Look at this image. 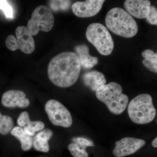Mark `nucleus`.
Wrapping results in <instances>:
<instances>
[{"instance_id": "obj_14", "label": "nucleus", "mask_w": 157, "mask_h": 157, "mask_svg": "<svg viewBox=\"0 0 157 157\" xmlns=\"http://www.w3.org/2000/svg\"><path fill=\"white\" fill-rule=\"evenodd\" d=\"M81 67L85 69H90L98 64V58L91 56L89 48L85 44L76 45L75 48Z\"/></svg>"}, {"instance_id": "obj_13", "label": "nucleus", "mask_w": 157, "mask_h": 157, "mask_svg": "<svg viewBox=\"0 0 157 157\" xmlns=\"http://www.w3.org/2000/svg\"><path fill=\"white\" fill-rule=\"evenodd\" d=\"M17 124L20 127L23 128L26 133L30 136H34L36 132H39L45 128L43 122L31 121L29 113L26 111L21 113L17 118Z\"/></svg>"}, {"instance_id": "obj_26", "label": "nucleus", "mask_w": 157, "mask_h": 157, "mask_svg": "<svg viewBox=\"0 0 157 157\" xmlns=\"http://www.w3.org/2000/svg\"><path fill=\"white\" fill-rule=\"evenodd\" d=\"M152 145L155 148H157V138L156 137L152 141Z\"/></svg>"}, {"instance_id": "obj_18", "label": "nucleus", "mask_w": 157, "mask_h": 157, "mask_svg": "<svg viewBox=\"0 0 157 157\" xmlns=\"http://www.w3.org/2000/svg\"><path fill=\"white\" fill-rule=\"evenodd\" d=\"M14 123L11 117L3 115L0 113V134L6 135L11 132L14 128Z\"/></svg>"}, {"instance_id": "obj_1", "label": "nucleus", "mask_w": 157, "mask_h": 157, "mask_svg": "<svg viewBox=\"0 0 157 157\" xmlns=\"http://www.w3.org/2000/svg\"><path fill=\"white\" fill-rule=\"evenodd\" d=\"M81 69L79 59L76 53L71 52H62L49 62L48 78L58 87H70L77 81Z\"/></svg>"}, {"instance_id": "obj_20", "label": "nucleus", "mask_w": 157, "mask_h": 157, "mask_svg": "<svg viewBox=\"0 0 157 157\" xmlns=\"http://www.w3.org/2000/svg\"><path fill=\"white\" fill-rule=\"evenodd\" d=\"M71 155L74 157H88V154L86 151V148L79 146L75 143L69 144L68 147Z\"/></svg>"}, {"instance_id": "obj_16", "label": "nucleus", "mask_w": 157, "mask_h": 157, "mask_svg": "<svg viewBox=\"0 0 157 157\" xmlns=\"http://www.w3.org/2000/svg\"><path fill=\"white\" fill-rule=\"evenodd\" d=\"M11 133V135L19 140L23 151H28L31 149L33 146V138L32 136L28 135L22 128L14 127Z\"/></svg>"}, {"instance_id": "obj_25", "label": "nucleus", "mask_w": 157, "mask_h": 157, "mask_svg": "<svg viewBox=\"0 0 157 157\" xmlns=\"http://www.w3.org/2000/svg\"><path fill=\"white\" fill-rule=\"evenodd\" d=\"M6 44L7 48L10 50L14 51L18 49L16 38L13 35H10L7 37Z\"/></svg>"}, {"instance_id": "obj_17", "label": "nucleus", "mask_w": 157, "mask_h": 157, "mask_svg": "<svg viewBox=\"0 0 157 157\" xmlns=\"http://www.w3.org/2000/svg\"><path fill=\"white\" fill-rule=\"evenodd\" d=\"M141 55L144 58L142 61L144 66L151 72L157 73V53H155L151 49H146L142 52Z\"/></svg>"}, {"instance_id": "obj_15", "label": "nucleus", "mask_w": 157, "mask_h": 157, "mask_svg": "<svg viewBox=\"0 0 157 157\" xmlns=\"http://www.w3.org/2000/svg\"><path fill=\"white\" fill-rule=\"evenodd\" d=\"M83 82L93 91H96L99 87L107 82L104 74L96 70L86 72L82 76Z\"/></svg>"}, {"instance_id": "obj_11", "label": "nucleus", "mask_w": 157, "mask_h": 157, "mask_svg": "<svg viewBox=\"0 0 157 157\" xmlns=\"http://www.w3.org/2000/svg\"><path fill=\"white\" fill-rule=\"evenodd\" d=\"M15 34L18 49L27 54L33 53L35 49V42L28 28L25 26H18Z\"/></svg>"}, {"instance_id": "obj_9", "label": "nucleus", "mask_w": 157, "mask_h": 157, "mask_svg": "<svg viewBox=\"0 0 157 157\" xmlns=\"http://www.w3.org/2000/svg\"><path fill=\"white\" fill-rule=\"evenodd\" d=\"M105 1L87 0L84 2H75L72 6L73 13L79 17H91L101 11Z\"/></svg>"}, {"instance_id": "obj_4", "label": "nucleus", "mask_w": 157, "mask_h": 157, "mask_svg": "<svg viewBox=\"0 0 157 157\" xmlns=\"http://www.w3.org/2000/svg\"><path fill=\"white\" fill-rule=\"evenodd\" d=\"M129 117L135 124L149 123L155 117L156 111L151 96L148 94L139 95L132 99L128 105Z\"/></svg>"}, {"instance_id": "obj_10", "label": "nucleus", "mask_w": 157, "mask_h": 157, "mask_svg": "<svg viewBox=\"0 0 157 157\" xmlns=\"http://www.w3.org/2000/svg\"><path fill=\"white\" fill-rule=\"evenodd\" d=\"M2 104L8 108H25L30 104L24 92L19 90H10L4 93L2 98Z\"/></svg>"}, {"instance_id": "obj_5", "label": "nucleus", "mask_w": 157, "mask_h": 157, "mask_svg": "<svg viewBox=\"0 0 157 157\" xmlns=\"http://www.w3.org/2000/svg\"><path fill=\"white\" fill-rule=\"evenodd\" d=\"M86 39L102 55L109 56L114 48V42L107 28L102 24L94 23L88 27Z\"/></svg>"}, {"instance_id": "obj_22", "label": "nucleus", "mask_w": 157, "mask_h": 157, "mask_svg": "<svg viewBox=\"0 0 157 157\" xmlns=\"http://www.w3.org/2000/svg\"><path fill=\"white\" fill-rule=\"evenodd\" d=\"M0 9L2 10L7 18H12L13 17L12 7L7 1H0Z\"/></svg>"}, {"instance_id": "obj_3", "label": "nucleus", "mask_w": 157, "mask_h": 157, "mask_svg": "<svg viewBox=\"0 0 157 157\" xmlns=\"http://www.w3.org/2000/svg\"><path fill=\"white\" fill-rule=\"evenodd\" d=\"M122 91L120 85L112 82L99 87L96 90V96L106 104L110 112L119 115L124 111L128 104V98Z\"/></svg>"}, {"instance_id": "obj_7", "label": "nucleus", "mask_w": 157, "mask_h": 157, "mask_svg": "<svg viewBox=\"0 0 157 157\" xmlns=\"http://www.w3.org/2000/svg\"><path fill=\"white\" fill-rule=\"evenodd\" d=\"M45 112L51 122L57 126L70 128L73 124L72 116L67 107L57 100H49L45 104Z\"/></svg>"}, {"instance_id": "obj_12", "label": "nucleus", "mask_w": 157, "mask_h": 157, "mask_svg": "<svg viewBox=\"0 0 157 157\" xmlns=\"http://www.w3.org/2000/svg\"><path fill=\"white\" fill-rule=\"evenodd\" d=\"M124 5L127 12L131 16L144 19L147 17L151 3L148 0H127Z\"/></svg>"}, {"instance_id": "obj_2", "label": "nucleus", "mask_w": 157, "mask_h": 157, "mask_svg": "<svg viewBox=\"0 0 157 157\" xmlns=\"http://www.w3.org/2000/svg\"><path fill=\"white\" fill-rule=\"evenodd\" d=\"M105 23L108 29L124 38H132L138 32L137 23L121 8H114L109 10L106 15Z\"/></svg>"}, {"instance_id": "obj_24", "label": "nucleus", "mask_w": 157, "mask_h": 157, "mask_svg": "<svg viewBox=\"0 0 157 157\" xmlns=\"http://www.w3.org/2000/svg\"><path fill=\"white\" fill-rule=\"evenodd\" d=\"M73 143L86 148L87 147H94V144L92 141L82 137H74L73 139Z\"/></svg>"}, {"instance_id": "obj_8", "label": "nucleus", "mask_w": 157, "mask_h": 157, "mask_svg": "<svg viewBox=\"0 0 157 157\" xmlns=\"http://www.w3.org/2000/svg\"><path fill=\"white\" fill-rule=\"evenodd\" d=\"M146 144L143 139L132 137L122 138L115 143L113 154L117 157H123L133 154Z\"/></svg>"}, {"instance_id": "obj_19", "label": "nucleus", "mask_w": 157, "mask_h": 157, "mask_svg": "<svg viewBox=\"0 0 157 157\" xmlns=\"http://www.w3.org/2000/svg\"><path fill=\"white\" fill-rule=\"evenodd\" d=\"M48 140L38 133L33 139V146L38 151L48 152L49 150Z\"/></svg>"}, {"instance_id": "obj_23", "label": "nucleus", "mask_w": 157, "mask_h": 157, "mask_svg": "<svg viewBox=\"0 0 157 157\" xmlns=\"http://www.w3.org/2000/svg\"><path fill=\"white\" fill-rule=\"evenodd\" d=\"M146 20L152 25H157V10L154 6H151L146 17Z\"/></svg>"}, {"instance_id": "obj_6", "label": "nucleus", "mask_w": 157, "mask_h": 157, "mask_svg": "<svg viewBox=\"0 0 157 157\" xmlns=\"http://www.w3.org/2000/svg\"><path fill=\"white\" fill-rule=\"evenodd\" d=\"M54 24V17L51 10L47 6H40L33 11L27 28L32 36H36L40 31L49 32Z\"/></svg>"}, {"instance_id": "obj_21", "label": "nucleus", "mask_w": 157, "mask_h": 157, "mask_svg": "<svg viewBox=\"0 0 157 157\" xmlns=\"http://www.w3.org/2000/svg\"><path fill=\"white\" fill-rule=\"evenodd\" d=\"M50 3L51 7L52 10L58 11L67 9L70 6V2L69 1H51Z\"/></svg>"}]
</instances>
